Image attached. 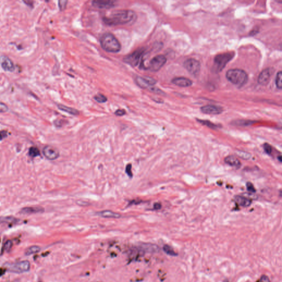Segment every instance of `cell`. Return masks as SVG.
I'll return each instance as SVG.
<instances>
[{
  "mask_svg": "<svg viewBox=\"0 0 282 282\" xmlns=\"http://www.w3.org/2000/svg\"><path fill=\"white\" fill-rule=\"evenodd\" d=\"M136 18V13L130 10H119L112 12L111 14L103 19L106 25L116 26L128 23Z\"/></svg>",
  "mask_w": 282,
  "mask_h": 282,
  "instance_id": "cell-1",
  "label": "cell"
},
{
  "mask_svg": "<svg viewBox=\"0 0 282 282\" xmlns=\"http://www.w3.org/2000/svg\"><path fill=\"white\" fill-rule=\"evenodd\" d=\"M101 47L108 52L117 53L121 50V45L118 39L110 33H105L100 38Z\"/></svg>",
  "mask_w": 282,
  "mask_h": 282,
  "instance_id": "cell-2",
  "label": "cell"
},
{
  "mask_svg": "<svg viewBox=\"0 0 282 282\" xmlns=\"http://www.w3.org/2000/svg\"><path fill=\"white\" fill-rule=\"evenodd\" d=\"M226 77L230 82L239 87L244 86L248 79V76L245 70L237 68L228 70Z\"/></svg>",
  "mask_w": 282,
  "mask_h": 282,
  "instance_id": "cell-3",
  "label": "cell"
},
{
  "mask_svg": "<svg viewBox=\"0 0 282 282\" xmlns=\"http://www.w3.org/2000/svg\"><path fill=\"white\" fill-rule=\"evenodd\" d=\"M235 55L234 52L220 54L215 56L212 71L214 73H219L225 67L227 64L232 60Z\"/></svg>",
  "mask_w": 282,
  "mask_h": 282,
  "instance_id": "cell-4",
  "label": "cell"
},
{
  "mask_svg": "<svg viewBox=\"0 0 282 282\" xmlns=\"http://www.w3.org/2000/svg\"><path fill=\"white\" fill-rule=\"evenodd\" d=\"M146 54V49L140 48L134 51L131 54L126 56L124 59V62L132 67L138 66L140 68H145L143 65V57Z\"/></svg>",
  "mask_w": 282,
  "mask_h": 282,
  "instance_id": "cell-5",
  "label": "cell"
},
{
  "mask_svg": "<svg viewBox=\"0 0 282 282\" xmlns=\"http://www.w3.org/2000/svg\"><path fill=\"white\" fill-rule=\"evenodd\" d=\"M6 266L10 272L15 273H22L29 271L30 263L28 261H23L13 263H8Z\"/></svg>",
  "mask_w": 282,
  "mask_h": 282,
  "instance_id": "cell-6",
  "label": "cell"
},
{
  "mask_svg": "<svg viewBox=\"0 0 282 282\" xmlns=\"http://www.w3.org/2000/svg\"><path fill=\"white\" fill-rule=\"evenodd\" d=\"M166 60L165 56L163 55L156 56L150 61L147 69L153 72H158L166 64Z\"/></svg>",
  "mask_w": 282,
  "mask_h": 282,
  "instance_id": "cell-7",
  "label": "cell"
},
{
  "mask_svg": "<svg viewBox=\"0 0 282 282\" xmlns=\"http://www.w3.org/2000/svg\"><path fill=\"white\" fill-rule=\"evenodd\" d=\"M184 66L192 76H197L201 70V64L195 59H188L184 63Z\"/></svg>",
  "mask_w": 282,
  "mask_h": 282,
  "instance_id": "cell-8",
  "label": "cell"
},
{
  "mask_svg": "<svg viewBox=\"0 0 282 282\" xmlns=\"http://www.w3.org/2000/svg\"><path fill=\"white\" fill-rule=\"evenodd\" d=\"M136 84L142 89H149L156 84V81L151 77L137 76L135 78Z\"/></svg>",
  "mask_w": 282,
  "mask_h": 282,
  "instance_id": "cell-9",
  "label": "cell"
},
{
  "mask_svg": "<svg viewBox=\"0 0 282 282\" xmlns=\"http://www.w3.org/2000/svg\"><path fill=\"white\" fill-rule=\"evenodd\" d=\"M43 152L46 158L50 161L56 160L60 156L59 151L55 147L50 145L44 147Z\"/></svg>",
  "mask_w": 282,
  "mask_h": 282,
  "instance_id": "cell-10",
  "label": "cell"
},
{
  "mask_svg": "<svg viewBox=\"0 0 282 282\" xmlns=\"http://www.w3.org/2000/svg\"><path fill=\"white\" fill-rule=\"evenodd\" d=\"M201 110L204 114L208 115H219L222 113L223 109L222 107L214 105H207L203 106L201 108Z\"/></svg>",
  "mask_w": 282,
  "mask_h": 282,
  "instance_id": "cell-11",
  "label": "cell"
},
{
  "mask_svg": "<svg viewBox=\"0 0 282 282\" xmlns=\"http://www.w3.org/2000/svg\"><path fill=\"white\" fill-rule=\"evenodd\" d=\"M115 2L110 0H95L92 2V5L96 8L108 9L114 7Z\"/></svg>",
  "mask_w": 282,
  "mask_h": 282,
  "instance_id": "cell-12",
  "label": "cell"
},
{
  "mask_svg": "<svg viewBox=\"0 0 282 282\" xmlns=\"http://www.w3.org/2000/svg\"><path fill=\"white\" fill-rule=\"evenodd\" d=\"M271 76V70L266 68L262 70L258 78V83L262 86H266L269 82Z\"/></svg>",
  "mask_w": 282,
  "mask_h": 282,
  "instance_id": "cell-13",
  "label": "cell"
},
{
  "mask_svg": "<svg viewBox=\"0 0 282 282\" xmlns=\"http://www.w3.org/2000/svg\"><path fill=\"white\" fill-rule=\"evenodd\" d=\"M45 209L41 206L25 207L20 209V213L22 214H31L38 213H43Z\"/></svg>",
  "mask_w": 282,
  "mask_h": 282,
  "instance_id": "cell-14",
  "label": "cell"
},
{
  "mask_svg": "<svg viewBox=\"0 0 282 282\" xmlns=\"http://www.w3.org/2000/svg\"><path fill=\"white\" fill-rule=\"evenodd\" d=\"M171 82L174 84L180 87H188L192 86V81L191 80H189L187 78L182 77L174 78V79H172Z\"/></svg>",
  "mask_w": 282,
  "mask_h": 282,
  "instance_id": "cell-15",
  "label": "cell"
},
{
  "mask_svg": "<svg viewBox=\"0 0 282 282\" xmlns=\"http://www.w3.org/2000/svg\"><path fill=\"white\" fill-rule=\"evenodd\" d=\"M1 67L3 70L8 72H13L15 66L13 61L8 57H3L1 62Z\"/></svg>",
  "mask_w": 282,
  "mask_h": 282,
  "instance_id": "cell-16",
  "label": "cell"
},
{
  "mask_svg": "<svg viewBox=\"0 0 282 282\" xmlns=\"http://www.w3.org/2000/svg\"><path fill=\"white\" fill-rule=\"evenodd\" d=\"M141 248L144 251L149 253H157L160 251V248L158 245L151 243L143 244L141 246Z\"/></svg>",
  "mask_w": 282,
  "mask_h": 282,
  "instance_id": "cell-17",
  "label": "cell"
},
{
  "mask_svg": "<svg viewBox=\"0 0 282 282\" xmlns=\"http://www.w3.org/2000/svg\"><path fill=\"white\" fill-rule=\"evenodd\" d=\"M224 161L227 164L229 165L230 166L234 167L237 169H238L240 168L242 165L241 162L239 161V160L237 158L236 156H228L225 158Z\"/></svg>",
  "mask_w": 282,
  "mask_h": 282,
  "instance_id": "cell-18",
  "label": "cell"
},
{
  "mask_svg": "<svg viewBox=\"0 0 282 282\" xmlns=\"http://www.w3.org/2000/svg\"><path fill=\"white\" fill-rule=\"evenodd\" d=\"M98 215L101 217L107 218H119L121 217V214L118 213L111 211L110 210H105L98 213Z\"/></svg>",
  "mask_w": 282,
  "mask_h": 282,
  "instance_id": "cell-19",
  "label": "cell"
},
{
  "mask_svg": "<svg viewBox=\"0 0 282 282\" xmlns=\"http://www.w3.org/2000/svg\"><path fill=\"white\" fill-rule=\"evenodd\" d=\"M235 200L239 206L244 207L249 206L252 202L250 199L243 196L235 197Z\"/></svg>",
  "mask_w": 282,
  "mask_h": 282,
  "instance_id": "cell-20",
  "label": "cell"
},
{
  "mask_svg": "<svg viewBox=\"0 0 282 282\" xmlns=\"http://www.w3.org/2000/svg\"><path fill=\"white\" fill-rule=\"evenodd\" d=\"M57 107L61 111H64V112L68 113V114H70V115H72L76 116V115H78L80 114V112L78 110L75 109L74 108H72V107H68L67 106L64 105H62V104H58Z\"/></svg>",
  "mask_w": 282,
  "mask_h": 282,
  "instance_id": "cell-21",
  "label": "cell"
},
{
  "mask_svg": "<svg viewBox=\"0 0 282 282\" xmlns=\"http://www.w3.org/2000/svg\"><path fill=\"white\" fill-rule=\"evenodd\" d=\"M19 221L15 217L7 216L0 217V224L2 223H16Z\"/></svg>",
  "mask_w": 282,
  "mask_h": 282,
  "instance_id": "cell-22",
  "label": "cell"
},
{
  "mask_svg": "<svg viewBox=\"0 0 282 282\" xmlns=\"http://www.w3.org/2000/svg\"><path fill=\"white\" fill-rule=\"evenodd\" d=\"M41 248L38 246H31L30 247L28 248L25 251V254L27 256L31 255L34 254L36 253L39 252L40 251Z\"/></svg>",
  "mask_w": 282,
  "mask_h": 282,
  "instance_id": "cell-23",
  "label": "cell"
},
{
  "mask_svg": "<svg viewBox=\"0 0 282 282\" xmlns=\"http://www.w3.org/2000/svg\"><path fill=\"white\" fill-rule=\"evenodd\" d=\"M255 121H250V120H237L234 121V125L239 126H247L250 125L252 124Z\"/></svg>",
  "mask_w": 282,
  "mask_h": 282,
  "instance_id": "cell-24",
  "label": "cell"
},
{
  "mask_svg": "<svg viewBox=\"0 0 282 282\" xmlns=\"http://www.w3.org/2000/svg\"><path fill=\"white\" fill-rule=\"evenodd\" d=\"M29 154L32 158H34L36 156H40V153L39 149L35 147H31L29 148Z\"/></svg>",
  "mask_w": 282,
  "mask_h": 282,
  "instance_id": "cell-25",
  "label": "cell"
},
{
  "mask_svg": "<svg viewBox=\"0 0 282 282\" xmlns=\"http://www.w3.org/2000/svg\"><path fill=\"white\" fill-rule=\"evenodd\" d=\"M276 85L277 86V88L281 89L282 88V71H279L277 73L276 78Z\"/></svg>",
  "mask_w": 282,
  "mask_h": 282,
  "instance_id": "cell-26",
  "label": "cell"
},
{
  "mask_svg": "<svg viewBox=\"0 0 282 282\" xmlns=\"http://www.w3.org/2000/svg\"><path fill=\"white\" fill-rule=\"evenodd\" d=\"M163 250H164V252L166 253L167 255H170L171 256H176L177 255V254L174 251V250L171 248V247L168 245H165L164 246Z\"/></svg>",
  "mask_w": 282,
  "mask_h": 282,
  "instance_id": "cell-27",
  "label": "cell"
},
{
  "mask_svg": "<svg viewBox=\"0 0 282 282\" xmlns=\"http://www.w3.org/2000/svg\"><path fill=\"white\" fill-rule=\"evenodd\" d=\"M236 154H237V156H239L240 158H241L243 159H245V160L249 159L251 156L250 153H247L245 151H238L237 152H236Z\"/></svg>",
  "mask_w": 282,
  "mask_h": 282,
  "instance_id": "cell-28",
  "label": "cell"
},
{
  "mask_svg": "<svg viewBox=\"0 0 282 282\" xmlns=\"http://www.w3.org/2000/svg\"><path fill=\"white\" fill-rule=\"evenodd\" d=\"M94 99L97 102H98L99 103H104L106 102L107 101V99L105 96L101 94V93H99V94H98L95 96Z\"/></svg>",
  "mask_w": 282,
  "mask_h": 282,
  "instance_id": "cell-29",
  "label": "cell"
},
{
  "mask_svg": "<svg viewBox=\"0 0 282 282\" xmlns=\"http://www.w3.org/2000/svg\"><path fill=\"white\" fill-rule=\"evenodd\" d=\"M197 121H198L199 122H200L202 124L208 126V127H209L211 128H212V129H216V128H217V127H218L217 125H215L214 124L212 123V122H210L209 121L202 120H197Z\"/></svg>",
  "mask_w": 282,
  "mask_h": 282,
  "instance_id": "cell-30",
  "label": "cell"
},
{
  "mask_svg": "<svg viewBox=\"0 0 282 282\" xmlns=\"http://www.w3.org/2000/svg\"><path fill=\"white\" fill-rule=\"evenodd\" d=\"M12 246H13L12 242L10 241V240H8L7 242H6V243L5 244L4 250H5L6 251L8 252V251H10V249L12 248Z\"/></svg>",
  "mask_w": 282,
  "mask_h": 282,
  "instance_id": "cell-31",
  "label": "cell"
},
{
  "mask_svg": "<svg viewBox=\"0 0 282 282\" xmlns=\"http://www.w3.org/2000/svg\"><path fill=\"white\" fill-rule=\"evenodd\" d=\"M68 1L65 0L59 1V7L61 10H64L66 8Z\"/></svg>",
  "mask_w": 282,
  "mask_h": 282,
  "instance_id": "cell-32",
  "label": "cell"
},
{
  "mask_svg": "<svg viewBox=\"0 0 282 282\" xmlns=\"http://www.w3.org/2000/svg\"><path fill=\"white\" fill-rule=\"evenodd\" d=\"M8 110V107L6 104L0 102V113L6 112Z\"/></svg>",
  "mask_w": 282,
  "mask_h": 282,
  "instance_id": "cell-33",
  "label": "cell"
},
{
  "mask_svg": "<svg viewBox=\"0 0 282 282\" xmlns=\"http://www.w3.org/2000/svg\"><path fill=\"white\" fill-rule=\"evenodd\" d=\"M263 148L265 151H266V153L268 154H271L272 153V147L269 144L265 143L263 145Z\"/></svg>",
  "mask_w": 282,
  "mask_h": 282,
  "instance_id": "cell-34",
  "label": "cell"
},
{
  "mask_svg": "<svg viewBox=\"0 0 282 282\" xmlns=\"http://www.w3.org/2000/svg\"><path fill=\"white\" fill-rule=\"evenodd\" d=\"M131 169H132V165H131V164H127L126 167L125 172H126V174H127V175L129 176V177H132V176H133Z\"/></svg>",
  "mask_w": 282,
  "mask_h": 282,
  "instance_id": "cell-35",
  "label": "cell"
},
{
  "mask_svg": "<svg viewBox=\"0 0 282 282\" xmlns=\"http://www.w3.org/2000/svg\"><path fill=\"white\" fill-rule=\"evenodd\" d=\"M247 189L249 191L252 192H255L256 190L254 188V186H253L251 182H248L246 184Z\"/></svg>",
  "mask_w": 282,
  "mask_h": 282,
  "instance_id": "cell-36",
  "label": "cell"
},
{
  "mask_svg": "<svg viewBox=\"0 0 282 282\" xmlns=\"http://www.w3.org/2000/svg\"><path fill=\"white\" fill-rule=\"evenodd\" d=\"M126 111L123 109H119L115 112V114L116 116H122L126 114Z\"/></svg>",
  "mask_w": 282,
  "mask_h": 282,
  "instance_id": "cell-37",
  "label": "cell"
},
{
  "mask_svg": "<svg viewBox=\"0 0 282 282\" xmlns=\"http://www.w3.org/2000/svg\"><path fill=\"white\" fill-rule=\"evenodd\" d=\"M7 136H8L7 131H5V130L0 131V140H3L4 138H6Z\"/></svg>",
  "mask_w": 282,
  "mask_h": 282,
  "instance_id": "cell-38",
  "label": "cell"
},
{
  "mask_svg": "<svg viewBox=\"0 0 282 282\" xmlns=\"http://www.w3.org/2000/svg\"><path fill=\"white\" fill-rule=\"evenodd\" d=\"M260 282H270V281H269L268 277L266 276L263 275V276H262V277H261Z\"/></svg>",
  "mask_w": 282,
  "mask_h": 282,
  "instance_id": "cell-39",
  "label": "cell"
},
{
  "mask_svg": "<svg viewBox=\"0 0 282 282\" xmlns=\"http://www.w3.org/2000/svg\"><path fill=\"white\" fill-rule=\"evenodd\" d=\"M76 203H77V204H78L79 206H88V205H89V203H87V202H86L81 201H78Z\"/></svg>",
  "mask_w": 282,
  "mask_h": 282,
  "instance_id": "cell-40",
  "label": "cell"
},
{
  "mask_svg": "<svg viewBox=\"0 0 282 282\" xmlns=\"http://www.w3.org/2000/svg\"><path fill=\"white\" fill-rule=\"evenodd\" d=\"M161 208V203H156L154 205V209L155 210H158V209H160Z\"/></svg>",
  "mask_w": 282,
  "mask_h": 282,
  "instance_id": "cell-41",
  "label": "cell"
},
{
  "mask_svg": "<svg viewBox=\"0 0 282 282\" xmlns=\"http://www.w3.org/2000/svg\"><path fill=\"white\" fill-rule=\"evenodd\" d=\"M23 2L25 3V4L27 5H28V3H29V6H31L33 5V2L32 1H29V0H27V1H23Z\"/></svg>",
  "mask_w": 282,
  "mask_h": 282,
  "instance_id": "cell-42",
  "label": "cell"
},
{
  "mask_svg": "<svg viewBox=\"0 0 282 282\" xmlns=\"http://www.w3.org/2000/svg\"><path fill=\"white\" fill-rule=\"evenodd\" d=\"M279 161L280 162H281V161H282V159H281V156H279Z\"/></svg>",
  "mask_w": 282,
  "mask_h": 282,
  "instance_id": "cell-43",
  "label": "cell"
},
{
  "mask_svg": "<svg viewBox=\"0 0 282 282\" xmlns=\"http://www.w3.org/2000/svg\"></svg>",
  "mask_w": 282,
  "mask_h": 282,
  "instance_id": "cell-44",
  "label": "cell"
}]
</instances>
